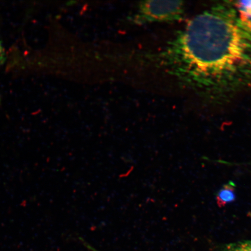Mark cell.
I'll list each match as a JSON object with an SVG mask.
<instances>
[{
  "label": "cell",
  "instance_id": "cell-1",
  "mask_svg": "<svg viewBox=\"0 0 251 251\" xmlns=\"http://www.w3.org/2000/svg\"><path fill=\"white\" fill-rule=\"evenodd\" d=\"M159 60L178 85L210 102L251 90V32L232 1L218 2L193 18Z\"/></svg>",
  "mask_w": 251,
  "mask_h": 251
},
{
  "label": "cell",
  "instance_id": "cell-2",
  "mask_svg": "<svg viewBox=\"0 0 251 251\" xmlns=\"http://www.w3.org/2000/svg\"><path fill=\"white\" fill-rule=\"evenodd\" d=\"M185 12L181 1H146L141 2L136 19L139 23H171L181 20Z\"/></svg>",
  "mask_w": 251,
  "mask_h": 251
},
{
  "label": "cell",
  "instance_id": "cell-3",
  "mask_svg": "<svg viewBox=\"0 0 251 251\" xmlns=\"http://www.w3.org/2000/svg\"><path fill=\"white\" fill-rule=\"evenodd\" d=\"M236 184L233 181L225 184L216 194V203L220 208H222L233 202L236 199Z\"/></svg>",
  "mask_w": 251,
  "mask_h": 251
},
{
  "label": "cell",
  "instance_id": "cell-4",
  "mask_svg": "<svg viewBox=\"0 0 251 251\" xmlns=\"http://www.w3.org/2000/svg\"><path fill=\"white\" fill-rule=\"evenodd\" d=\"M243 26L251 32V1H232Z\"/></svg>",
  "mask_w": 251,
  "mask_h": 251
},
{
  "label": "cell",
  "instance_id": "cell-5",
  "mask_svg": "<svg viewBox=\"0 0 251 251\" xmlns=\"http://www.w3.org/2000/svg\"><path fill=\"white\" fill-rule=\"evenodd\" d=\"M216 249L218 251H251V240L219 245Z\"/></svg>",
  "mask_w": 251,
  "mask_h": 251
},
{
  "label": "cell",
  "instance_id": "cell-6",
  "mask_svg": "<svg viewBox=\"0 0 251 251\" xmlns=\"http://www.w3.org/2000/svg\"><path fill=\"white\" fill-rule=\"evenodd\" d=\"M6 59L5 52L3 48L1 41H0V66L4 64Z\"/></svg>",
  "mask_w": 251,
  "mask_h": 251
}]
</instances>
